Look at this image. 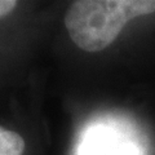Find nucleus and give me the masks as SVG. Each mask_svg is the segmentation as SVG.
Returning <instances> with one entry per match:
<instances>
[{"mask_svg": "<svg viewBox=\"0 0 155 155\" xmlns=\"http://www.w3.org/2000/svg\"><path fill=\"white\" fill-rule=\"evenodd\" d=\"M155 13V0H79L65 14L71 40L85 52H100L113 44L133 18Z\"/></svg>", "mask_w": 155, "mask_h": 155, "instance_id": "obj_1", "label": "nucleus"}, {"mask_svg": "<svg viewBox=\"0 0 155 155\" xmlns=\"http://www.w3.org/2000/svg\"><path fill=\"white\" fill-rule=\"evenodd\" d=\"M81 155H136L133 143L111 130L97 128L88 133Z\"/></svg>", "mask_w": 155, "mask_h": 155, "instance_id": "obj_2", "label": "nucleus"}, {"mask_svg": "<svg viewBox=\"0 0 155 155\" xmlns=\"http://www.w3.org/2000/svg\"><path fill=\"white\" fill-rule=\"evenodd\" d=\"M25 140L21 134L0 125V155H23Z\"/></svg>", "mask_w": 155, "mask_h": 155, "instance_id": "obj_3", "label": "nucleus"}, {"mask_svg": "<svg viewBox=\"0 0 155 155\" xmlns=\"http://www.w3.org/2000/svg\"><path fill=\"white\" fill-rule=\"evenodd\" d=\"M17 5L18 3L14 0H0V18L7 17L9 13L16 9Z\"/></svg>", "mask_w": 155, "mask_h": 155, "instance_id": "obj_4", "label": "nucleus"}]
</instances>
